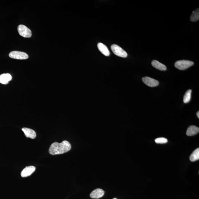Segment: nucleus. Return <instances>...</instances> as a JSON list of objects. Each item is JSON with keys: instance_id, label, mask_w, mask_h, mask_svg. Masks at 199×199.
Returning <instances> with one entry per match:
<instances>
[{"instance_id": "obj_16", "label": "nucleus", "mask_w": 199, "mask_h": 199, "mask_svg": "<svg viewBox=\"0 0 199 199\" xmlns=\"http://www.w3.org/2000/svg\"><path fill=\"white\" fill-rule=\"evenodd\" d=\"M192 90L189 89L185 92L184 96L183 102L185 103H187L190 102L191 99Z\"/></svg>"}, {"instance_id": "obj_4", "label": "nucleus", "mask_w": 199, "mask_h": 199, "mask_svg": "<svg viewBox=\"0 0 199 199\" xmlns=\"http://www.w3.org/2000/svg\"><path fill=\"white\" fill-rule=\"evenodd\" d=\"M9 56L11 58L24 60L27 59L29 55L25 52L19 51H13L9 53Z\"/></svg>"}, {"instance_id": "obj_17", "label": "nucleus", "mask_w": 199, "mask_h": 199, "mask_svg": "<svg viewBox=\"0 0 199 199\" xmlns=\"http://www.w3.org/2000/svg\"><path fill=\"white\" fill-rule=\"evenodd\" d=\"M155 142L157 144H164L168 142V140L165 137H159L155 139Z\"/></svg>"}, {"instance_id": "obj_1", "label": "nucleus", "mask_w": 199, "mask_h": 199, "mask_svg": "<svg viewBox=\"0 0 199 199\" xmlns=\"http://www.w3.org/2000/svg\"><path fill=\"white\" fill-rule=\"evenodd\" d=\"M71 148L70 143L67 141H64L61 143L57 142L53 143L49 147V152L51 155H59L68 152Z\"/></svg>"}, {"instance_id": "obj_10", "label": "nucleus", "mask_w": 199, "mask_h": 199, "mask_svg": "<svg viewBox=\"0 0 199 199\" xmlns=\"http://www.w3.org/2000/svg\"><path fill=\"white\" fill-rule=\"evenodd\" d=\"M199 132V128L198 127L195 125H191L187 129L186 134L189 136H193L196 135Z\"/></svg>"}, {"instance_id": "obj_3", "label": "nucleus", "mask_w": 199, "mask_h": 199, "mask_svg": "<svg viewBox=\"0 0 199 199\" xmlns=\"http://www.w3.org/2000/svg\"><path fill=\"white\" fill-rule=\"evenodd\" d=\"M18 32L21 36L24 38H30L32 32L30 30L24 25H19L17 27Z\"/></svg>"}, {"instance_id": "obj_12", "label": "nucleus", "mask_w": 199, "mask_h": 199, "mask_svg": "<svg viewBox=\"0 0 199 199\" xmlns=\"http://www.w3.org/2000/svg\"><path fill=\"white\" fill-rule=\"evenodd\" d=\"M97 47L98 48L99 51L104 55L109 56L110 55V52H109L107 46L103 44V43H99L97 44Z\"/></svg>"}, {"instance_id": "obj_18", "label": "nucleus", "mask_w": 199, "mask_h": 199, "mask_svg": "<svg viewBox=\"0 0 199 199\" xmlns=\"http://www.w3.org/2000/svg\"><path fill=\"white\" fill-rule=\"evenodd\" d=\"M197 117H198V118H199V112H198L197 113Z\"/></svg>"}, {"instance_id": "obj_5", "label": "nucleus", "mask_w": 199, "mask_h": 199, "mask_svg": "<svg viewBox=\"0 0 199 199\" xmlns=\"http://www.w3.org/2000/svg\"><path fill=\"white\" fill-rule=\"evenodd\" d=\"M111 49L115 55L122 58L127 57V53L125 51L118 46L116 44H113L111 46Z\"/></svg>"}, {"instance_id": "obj_19", "label": "nucleus", "mask_w": 199, "mask_h": 199, "mask_svg": "<svg viewBox=\"0 0 199 199\" xmlns=\"http://www.w3.org/2000/svg\"><path fill=\"white\" fill-rule=\"evenodd\" d=\"M113 199H117V198H113Z\"/></svg>"}, {"instance_id": "obj_2", "label": "nucleus", "mask_w": 199, "mask_h": 199, "mask_svg": "<svg viewBox=\"0 0 199 199\" xmlns=\"http://www.w3.org/2000/svg\"><path fill=\"white\" fill-rule=\"evenodd\" d=\"M194 63L191 61L182 60L177 61L175 63V67L180 70H184L193 65Z\"/></svg>"}, {"instance_id": "obj_9", "label": "nucleus", "mask_w": 199, "mask_h": 199, "mask_svg": "<svg viewBox=\"0 0 199 199\" xmlns=\"http://www.w3.org/2000/svg\"><path fill=\"white\" fill-rule=\"evenodd\" d=\"M22 130L24 132L26 137L31 139H34L36 137V132L33 129L27 128H23Z\"/></svg>"}, {"instance_id": "obj_11", "label": "nucleus", "mask_w": 199, "mask_h": 199, "mask_svg": "<svg viewBox=\"0 0 199 199\" xmlns=\"http://www.w3.org/2000/svg\"><path fill=\"white\" fill-rule=\"evenodd\" d=\"M12 79V77L9 74H4L0 75V83L2 84H8Z\"/></svg>"}, {"instance_id": "obj_8", "label": "nucleus", "mask_w": 199, "mask_h": 199, "mask_svg": "<svg viewBox=\"0 0 199 199\" xmlns=\"http://www.w3.org/2000/svg\"><path fill=\"white\" fill-rule=\"evenodd\" d=\"M104 191L102 189L97 188L95 189L91 192L90 197L93 199H99L103 196Z\"/></svg>"}, {"instance_id": "obj_6", "label": "nucleus", "mask_w": 199, "mask_h": 199, "mask_svg": "<svg viewBox=\"0 0 199 199\" xmlns=\"http://www.w3.org/2000/svg\"><path fill=\"white\" fill-rule=\"evenodd\" d=\"M142 80L146 85L150 87H156L159 84L158 81L149 77H145L142 78Z\"/></svg>"}, {"instance_id": "obj_14", "label": "nucleus", "mask_w": 199, "mask_h": 199, "mask_svg": "<svg viewBox=\"0 0 199 199\" xmlns=\"http://www.w3.org/2000/svg\"><path fill=\"white\" fill-rule=\"evenodd\" d=\"M190 159L191 161L195 162L199 159V148H197L190 155Z\"/></svg>"}, {"instance_id": "obj_7", "label": "nucleus", "mask_w": 199, "mask_h": 199, "mask_svg": "<svg viewBox=\"0 0 199 199\" xmlns=\"http://www.w3.org/2000/svg\"><path fill=\"white\" fill-rule=\"evenodd\" d=\"M35 167L34 166H31L26 167L21 172V177H25L29 176L35 171Z\"/></svg>"}, {"instance_id": "obj_13", "label": "nucleus", "mask_w": 199, "mask_h": 199, "mask_svg": "<svg viewBox=\"0 0 199 199\" xmlns=\"http://www.w3.org/2000/svg\"><path fill=\"white\" fill-rule=\"evenodd\" d=\"M152 65L153 67L161 71L166 70L167 68L165 65L159 62L158 61L155 60L152 61Z\"/></svg>"}, {"instance_id": "obj_15", "label": "nucleus", "mask_w": 199, "mask_h": 199, "mask_svg": "<svg viewBox=\"0 0 199 199\" xmlns=\"http://www.w3.org/2000/svg\"><path fill=\"white\" fill-rule=\"evenodd\" d=\"M199 19V8L192 11V14L190 17V20L191 21H198Z\"/></svg>"}]
</instances>
